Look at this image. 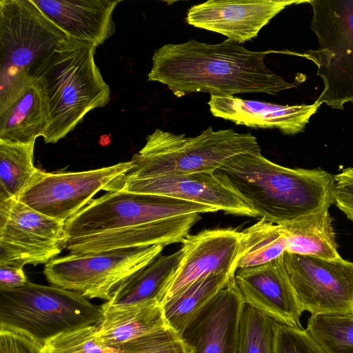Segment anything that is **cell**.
<instances>
[{
	"label": "cell",
	"mask_w": 353,
	"mask_h": 353,
	"mask_svg": "<svg viewBox=\"0 0 353 353\" xmlns=\"http://www.w3.org/2000/svg\"><path fill=\"white\" fill-rule=\"evenodd\" d=\"M34 143L0 140V201L17 199L38 172L34 165Z\"/></svg>",
	"instance_id": "26"
},
{
	"label": "cell",
	"mask_w": 353,
	"mask_h": 353,
	"mask_svg": "<svg viewBox=\"0 0 353 353\" xmlns=\"http://www.w3.org/2000/svg\"><path fill=\"white\" fill-rule=\"evenodd\" d=\"M215 172L248 201L256 217L285 224L334 203V176L321 169L290 168L261 152L240 154Z\"/></svg>",
	"instance_id": "2"
},
{
	"label": "cell",
	"mask_w": 353,
	"mask_h": 353,
	"mask_svg": "<svg viewBox=\"0 0 353 353\" xmlns=\"http://www.w3.org/2000/svg\"><path fill=\"white\" fill-rule=\"evenodd\" d=\"M33 1L69 38L95 48L103 44L116 30L112 14L119 0Z\"/></svg>",
	"instance_id": "21"
},
{
	"label": "cell",
	"mask_w": 353,
	"mask_h": 353,
	"mask_svg": "<svg viewBox=\"0 0 353 353\" xmlns=\"http://www.w3.org/2000/svg\"><path fill=\"white\" fill-rule=\"evenodd\" d=\"M240 232L237 270L268 263L286 250V240L281 225L260 219Z\"/></svg>",
	"instance_id": "27"
},
{
	"label": "cell",
	"mask_w": 353,
	"mask_h": 353,
	"mask_svg": "<svg viewBox=\"0 0 353 353\" xmlns=\"http://www.w3.org/2000/svg\"><path fill=\"white\" fill-rule=\"evenodd\" d=\"M0 353H43V346L21 332L0 329Z\"/></svg>",
	"instance_id": "34"
},
{
	"label": "cell",
	"mask_w": 353,
	"mask_h": 353,
	"mask_svg": "<svg viewBox=\"0 0 353 353\" xmlns=\"http://www.w3.org/2000/svg\"><path fill=\"white\" fill-rule=\"evenodd\" d=\"M104 190L168 196L205 205L228 214L256 217L248 201L216 172L130 181L114 179Z\"/></svg>",
	"instance_id": "13"
},
{
	"label": "cell",
	"mask_w": 353,
	"mask_h": 353,
	"mask_svg": "<svg viewBox=\"0 0 353 353\" xmlns=\"http://www.w3.org/2000/svg\"><path fill=\"white\" fill-rule=\"evenodd\" d=\"M306 330L326 353H353V314H311Z\"/></svg>",
	"instance_id": "28"
},
{
	"label": "cell",
	"mask_w": 353,
	"mask_h": 353,
	"mask_svg": "<svg viewBox=\"0 0 353 353\" xmlns=\"http://www.w3.org/2000/svg\"><path fill=\"white\" fill-rule=\"evenodd\" d=\"M313 9L311 30L316 50L303 55L317 65L324 88L315 101L343 110L353 103V0H309Z\"/></svg>",
	"instance_id": "6"
},
{
	"label": "cell",
	"mask_w": 353,
	"mask_h": 353,
	"mask_svg": "<svg viewBox=\"0 0 353 353\" xmlns=\"http://www.w3.org/2000/svg\"><path fill=\"white\" fill-rule=\"evenodd\" d=\"M276 322L243 304L238 353H273Z\"/></svg>",
	"instance_id": "29"
},
{
	"label": "cell",
	"mask_w": 353,
	"mask_h": 353,
	"mask_svg": "<svg viewBox=\"0 0 353 353\" xmlns=\"http://www.w3.org/2000/svg\"><path fill=\"white\" fill-rule=\"evenodd\" d=\"M96 48L68 38L44 57L30 75L43 78L48 101L45 143L64 138L91 110L105 106L110 88L94 61Z\"/></svg>",
	"instance_id": "3"
},
{
	"label": "cell",
	"mask_w": 353,
	"mask_h": 353,
	"mask_svg": "<svg viewBox=\"0 0 353 353\" xmlns=\"http://www.w3.org/2000/svg\"><path fill=\"white\" fill-rule=\"evenodd\" d=\"M200 214L193 213L163 221L99 234L66 239L64 249L72 254L181 243Z\"/></svg>",
	"instance_id": "19"
},
{
	"label": "cell",
	"mask_w": 353,
	"mask_h": 353,
	"mask_svg": "<svg viewBox=\"0 0 353 353\" xmlns=\"http://www.w3.org/2000/svg\"><path fill=\"white\" fill-rule=\"evenodd\" d=\"M214 117L252 128H276L293 135L304 130L319 104L279 105L234 96L210 95L208 102Z\"/></svg>",
	"instance_id": "20"
},
{
	"label": "cell",
	"mask_w": 353,
	"mask_h": 353,
	"mask_svg": "<svg viewBox=\"0 0 353 353\" xmlns=\"http://www.w3.org/2000/svg\"><path fill=\"white\" fill-rule=\"evenodd\" d=\"M103 314L95 325L99 339L118 350L123 343L148 332L168 327L162 306L157 301L121 306L101 305Z\"/></svg>",
	"instance_id": "22"
},
{
	"label": "cell",
	"mask_w": 353,
	"mask_h": 353,
	"mask_svg": "<svg viewBox=\"0 0 353 353\" xmlns=\"http://www.w3.org/2000/svg\"><path fill=\"white\" fill-rule=\"evenodd\" d=\"M130 161L81 172H46L39 169L28 187L17 199L58 221L67 220L86 205L113 180L128 171Z\"/></svg>",
	"instance_id": "11"
},
{
	"label": "cell",
	"mask_w": 353,
	"mask_h": 353,
	"mask_svg": "<svg viewBox=\"0 0 353 353\" xmlns=\"http://www.w3.org/2000/svg\"><path fill=\"white\" fill-rule=\"evenodd\" d=\"M334 203L353 221V168H347L334 176Z\"/></svg>",
	"instance_id": "33"
},
{
	"label": "cell",
	"mask_w": 353,
	"mask_h": 353,
	"mask_svg": "<svg viewBox=\"0 0 353 353\" xmlns=\"http://www.w3.org/2000/svg\"><path fill=\"white\" fill-rule=\"evenodd\" d=\"M64 227L17 199L0 201V265L47 264L64 249Z\"/></svg>",
	"instance_id": "10"
},
{
	"label": "cell",
	"mask_w": 353,
	"mask_h": 353,
	"mask_svg": "<svg viewBox=\"0 0 353 353\" xmlns=\"http://www.w3.org/2000/svg\"><path fill=\"white\" fill-rule=\"evenodd\" d=\"M273 353H326L306 330L276 323Z\"/></svg>",
	"instance_id": "32"
},
{
	"label": "cell",
	"mask_w": 353,
	"mask_h": 353,
	"mask_svg": "<svg viewBox=\"0 0 353 353\" xmlns=\"http://www.w3.org/2000/svg\"><path fill=\"white\" fill-rule=\"evenodd\" d=\"M243 304L233 278L182 334L192 353H238Z\"/></svg>",
	"instance_id": "17"
},
{
	"label": "cell",
	"mask_w": 353,
	"mask_h": 353,
	"mask_svg": "<svg viewBox=\"0 0 353 353\" xmlns=\"http://www.w3.org/2000/svg\"><path fill=\"white\" fill-rule=\"evenodd\" d=\"M210 206L172 197L123 191L92 199L65 223L66 239L130 228L193 213L214 212Z\"/></svg>",
	"instance_id": "8"
},
{
	"label": "cell",
	"mask_w": 353,
	"mask_h": 353,
	"mask_svg": "<svg viewBox=\"0 0 353 353\" xmlns=\"http://www.w3.org/2000/svg\"><path fill=\"white\" fill-rule=\"evenodd\" d=\"M68 38L33 0H1L0 92Z\"/></svg>",
	"instance_id": "7"
},
{
	"label": "cell",
	"mask_w": 353,
	"mask_h": 353,
	"mask_svg": "<svg viewBox=\"0 0 353 353\" xmlns=\"http://www.w3.org/2000/svg\"><path fill=\"white\" fill-rule=\"evenodd\" d=\"M118 353H192V350L180 334L167 327L122 344Z\"/></svg>",
	"instance_id": "31"
},
{
	"label": "cell",
	"mask_w": 353,
	"mask_h": 353,
	"mask_svg": "<svg viewBox=\"0 0 353 353\" xmlns=\"http://www.w3.org/2000/svg\"><path fill=\"white\" fill-rule=\"evenodd\" d=\"M102 314L101 305L53 285L28 281L0 290V329L25 334L42 346L61 334L95 325Z\"/></svg>",
	"instance_id": "5"
},
{
	"label": "cell",
	"mask_w": 353,
	"mask_h": 353,
	"mask_svg": "<svg viewBox=\"0 0 353 353\" xmlns=\"http://www.w3.org/2000/svg\"><path fill=\"white\" fill-rule=\"evenodd\" d=\"M181 243L182 258L165 290L161 305L199 279L216 274L234 276L237 270L241 232L234 229L205 230L188 234Z\"/></svg>",
	"instance_id": "14"
},
{
	"label": "cell",
	"mask_w": 353,
	"mask_h": 353,
	"mask_svg": "<svg viewBox=\"0 0 353 353\" xmlns=\"http://www.w3.org/2000/svg\"><path fill=\"white\" fill-rule=\"evenodd\" d=\"M48 101L43 78L28 75L0 92V140L35 141L48 123Z\"/></svg>",
	"instance_id": "18"
},
{
	"label": "cell",
	"mask_w": 353,
	"mask_h": 353,
	"mask_svg": "<svg viewBox=\"0 0 353 353\" xmlns=\"http://www.w3.org/2000/svg\"><path fill=\"white\" fill-rule=\"evenodd\" d=\"M332 221L329 208H324L281 224L286 240L285 252L325 259H340Z\"/></svg>",
	"instance_id": "24"
},
{
	"label": "cell",
	"mask_w": 353,
	"mask_h": 353,
	"mask_svg": "<svg viewBox=\"0 0 353 353\" xmlns=\"http://www.w3.org/2000/svg\"><path fill=\"white\" fill-rule=\"evenodd\" d=\"M261 152L251 133L212 126L196 137L155 130L131 159L132 167L117 180L151 179L166 175L214 172L234 156Z\"/></svg>",
	"instance_id": "4"
},
{
	"label": "cell",
	"mask_w": 353,
	"mask_h": 353,
	"mask_svg": "<svg viewBox=\"0 0 353 353\" xmlns=\"http://www.w3.org/2000/svg\"><path fill=\"white\" fill-rule=\"evenodd\" d=\"M43 353H118L99 339L96 325L58 335L43 346Z\"/></svg>",
	"instance_id": "30"
},
{
	"label": "cell",
	"mask_w": 353,
	"mask_h": 353,
	"mask_svg": "<svg viewBox=\"0 0 353 353\" xmlns=\"http://www.w3.org/2000/svg\"><path fill=\"white\" fill-rule=\"evenodd\" d=\"M234 276L211 274L199 279L163 303V315L168 327L181 336L207 305Z\"/></svg>",
	"instance_id": "25"
},
{
	"label": "cell",
	"mask_w": 353,
	"mask_h": 353,
	"mask_svg": "<svg viewBox=\"0 0 353 353\" xmlns=\"http://www.w3.org/2000/svg\"><path fill=\"white\" fill-rule=\"evenodd\" d=\"M272 51H251L228 39L219 43L190 39L157 49L148 80L181 97L195 92L215 96L261 92L275 95L296 87L265 64Z\"/></svg>",
	"instance_id": "1"
},
{
	"label": "cell",
	"mask_w": 353,
	"mask_h": 353,
	"mask_svg": "<svg viewBox=\"0 0 353 353\" xmlns=\"http://www.w3.org/2000/svg\"><path fill=\"white\" fill-rule=\"evenodd\" d=\"M234 281L243 303L279 324L301 328L304 312L288 272L283 254L268 263L238 269Z\"/></svg>",
	"instance_id": "16"
},
{
	"label": "cell",
	"mask_w": 353,
	"mask_h": 353,
	"mask_svg": "<svg viewBox=\"0 0 353 353\" xmlns=\"http://www.w3.org/2000/svg\"><path fill=\"white\" fill-rule=\"evenodd\" d=\"M305 2L308 1L209 0L192 6L187 12L186 21L240 44L257 37L259 31L286 7Z\"/></svg>",
	"instance_id": "15"
},
{
	"label": "cell",
	"mask_w": 353,
	"mask_h": 353,
	"mask_svg": "<svg viewBox=\"0 0 353 353\" xmlns=\"http://www.w3.org/2000/svg\"><path fill=\"white\" fill-rule=\"evenodd\" d=\"M283 259L303 311L353 314V262L287 252Z\"/></svg>",
	"instance_id": "12"
},
{
	"label": "cell",
	"mask_w": 353,
	"mask_h": 353,
	"mask_svg": "<svg viewBox=\"0 0 353 353\" xmlns=\"http://www.w3.org/2000/svg\"><path fill=\"white\" fill-rule=\"evenodd\" d=\"M165 245H152L83 254H69L45 265L43 274L53 285L88 299L108 301L125 279L161 254Z\"/></svg>",
	"instance_id": "9"
},
{
	"label": "cell",
	"mask_w": 353,
	"mask_h": 353,
	"mask_svg": "<svg viewBox=\"0 0 353 353\" xmlns=\"http://www.w3.org/2000/svg\"><path fill=\"white\" fill-rule=\"evenodd\" d=\"M28 282L23 268L0 265V290L19 288Z\"/></svg>",
	"instance_id": "35"
},
{
	"label": "cell",
	"mask_w": 353,
	"mask_h": 353,
	"mask_svg": "<svg viewBox=\"0 0 353 353\" xmlns=\"http://www.w3.org/2000/svg\"><path fill=\"white\" fill-rule=\"evenodd\" d=\"M182 255L181 249L169 255L159 254L121 281L112 291L110 299L103 305L121 306L151 301L161 305L165 290Z\"/></svg>",
	"instance_id": "23"
}]
</instances>
